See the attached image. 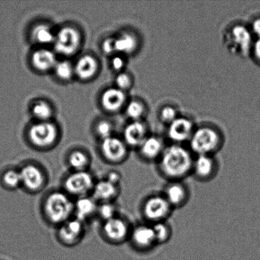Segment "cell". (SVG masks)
<instances>
[{
	"instance_id": "6da1fadb",
	"label": "cell",
	"mask_w": 260,
	"mask_h": 260,
	"mask_svg": "<svg viewBox=\"0 0 260 260\" xmlns=\"http://www.w3.org/2000/svg\"><path fill=\"white\" fill-rule=\"evenodd\" d=\"M194 157L189 148L183 145L170 144L167 145L155 163V168L158 174L167 182L184 180L191 176Z\"/></svg>"
},
{
	"instance_id": "7a4b0ae2",
	"label": "cell",
	"mask_w": 260,
	"mask_h": 260,
	"mask_svg": "<svg viewBox=\"0 0 260 260\" xmlns=\"http://www.w3.org/2000/svg\"><path fill=\"white\" fill-rule=\"evenodd\" d=\"M75 201L63 190L48 193L42 204V211L46 220L52 225L59 226L74 215Z\"/></svg>"
},
{
	"instance_id": "3957f363",
	"label": "cell",
	"mask_w": 260,
	"mask_h": 260,
	"mask_svg": "<svg viewBox=\"0 0 260 260\" xmlns=\"http://www.w3.org/2000/svg\"><path fill=\"white\" fill-rule=\"evenodd\" d=\"M140 211L145 222L154 225L168 221L174 210L160 192L147 196L140 205Z\"/></svg>"
},
{
	"instance_id": "277c9868",
	"label": "cell",
	"mask_w": 260,
	"mask_h": 260,
	"mask_svg": "<svg viewBox=\"0 0 260 260\" xmlns=\"http://www.w3.org/2000/svg\"><path fill=\"white\" fill-rule=\"evenodd\" d=\"M221 145L220 135L209 127H202L196 130L188 142V148L194 155H215L220 151Z\"/></svg>"
},
{
	"instance_id": "5b68a950",
	"label": "cell",
	"mask_w": 260,
	"mask_h": 260,
	"mask_svg": "<svg viewBox=\"0 0 260 260\" xmlns=\"http://www.w3.org/2000/svg\"><path fill=\"white\" fill-rule=\"evenodd\" d=\"M95 182L88 171L71 172L63 180V190L71 198L84 197L92 192Z\"/></svg>"
},
{
	"instance_id": "8992f818",
	"label": "cell",
	"mask_w": 260,
	"mask_h": 260,
	"mask_svg": "<svg viewBox=\"0 0 260 260\" xmlns=\"http://www.w3.org/2000/svg\"><path fill=\"white\" fill-rule=\"evenodd\" d=\"M58 137L57 126L50 121H40L33 124L28 132L30 144L40 150L49 149L54 146Z\"/></svg>"
},
{
	"instance_id": "52a82bcc",
	"label": "cell",
	"mask_w": 260,
	"mask_h": 260,
	"mask_svg": "<svg viewBox=\"0 0 260 260\" xmlns=\"http://www.w3.org/2000/svg\"><path fill=\"white\" fill-rule=\"evenodd\" d=\"M128 242L132 248L139 253H149L157 246L151 224L145 221L133 225Z\"/></svg>"
},
{
	"instance_id": "ba28073f",
	"label": "cell",
	"mask_w": 260,
	"mask_h": 260,
	"mask_svg": "<svg viewBox=\"0 0 260 260\" xmlns=\"http://www.w3.org/2000/svg\"><path fill=\"white\" fill-rule=\"evenodd\" d=\"M132 226L128 219L118 215L103 222L102 233L109 243L121 244L128 241Z\"/></svg>"
},
{
	"instance_id": "9c48e42d",
	"label": "cell",
	"mask_w": 260,
	"mask_h": 260,
	"mask_svg": "<svg viewBox=\"0 0 260 260\" xmlns=\"http://www.w3.org/2000/svg\"><path fill=\"white\" fill-rule=\"evenodd\" d=\"M129 149L123 139L113 136L102 140L100 145L102 157L107 162L114 165L125 162L129 156Z\"/></svg>"
},
{
	"instance_id": "30bf717a",
	"label": "cell",
	"mask_w": 260,
	"mask_h": 260,
	"mask_svg": "<svg viewBox=\"0 0 260 260\" xmlns=\"http://www.w3.org/2000/svg\"><path fill=\"white\" fill-rule=\"evenodd\" d=\"M219 170L220 164L215 155H195L191 176L198 182H208L217 176Z\"/></svg>"
},
{
	"instance_id": "8fae6325",
	"label": "cell",
	"mask_w": 260,
	"mask_h": 260,
	"mask_svg": "<svg viewBox=\"0 0 260 260\" xmlns=\"http://www.w3.org/2000/svg\"><path fill=\"white\" fill-rule=\"evenodd\" d=\"M21 178V187L29 193L42 191L47 184V177L44 170L35 163H27L19 169Z\"/></svg>"
},
{
	"instance_id": "7c38bea8",
	"label": "cell",
	"mask_w": 260,
	"mask_h": 260,
	"mask_svg": "<svg viewBox=\"0 0 260 260\" xmlns=\"http://www.w3.org/2000/svg\"><path fill=\"white\" fill-rule=\"evenodd\" d=\"M161 192L174 210L185 207L191 196L190 188L184 180L167 182Z\"/></svg>"
},
{
	"instance_id": "4fadbf2b",
	"label": "cell",
	"mask_w": 260,
	"mask_h": 260,
	"mask_svg": "<svg viewBox=\"0 0 260 260\" xmlns=\"http://www.w3.org/2000/svg\"><path fill=\"white\" fill-rule=\"evenodd\" d=\"M56 52L65 56L75 54L81 44L80 32L75 28L64 27L55 35L54 42Z\"/></svg>"
},
{
	"instance_id": "5bb4252c",
	"label": "cell",
	"mask_w": 260,
	"mask_h": 260,
	"mask_svg": "<svg viewBox=\"0 0 260 260\" xmlns=\"http://www.w3.org/2000/svg\"><path fill=\"white\" fill-rule=\"evenodd\" d=\"M57 238L60 243L68 247L77 245L85 234V223L71 218L58 226Z\"/></svg>"
},
{
	"instance_id": "9a60e30c",
	"label": "cell",
	"mask_w": 260,
	"mask_h": 260,
	"mask_svg": "<svg viewBox=\"0 0 260 260\" xmlns=\"http://www.w3.org/2000/svg\"><path fill=\"white\" fill-rule=\"evenodd\" d=\"M166 147L167 145L159 137H147L137 149L138 156L142 162L155 164L161 156Z\"/></svg>"
},
{
	"instance_id": "2e32d148",
	"label": "cell",
	"mask_w": 260,
	"mask_h": 260,
	"mask_svg": "<svg viewBox=\"0 0 260 260\" xmlns=\"http://www.w3.org/2000/svg\"><path fill=\"white\" fill-rule=\"evenodd\" d=\"M192 123L185 118H177L170 124L168 137L174 144L182 145L189 142L193 134Z\"/></svg>"
},
{
	"instance_id": "e0dca14e",
	"label": "cell",
	"mask_w": 260,
	"mask_h": 260,
	"mask_svg": "<svg viewBox=\"0 0 260 260\" xmlns=\"http://www.w3.org/2000/svg\"><path fill=\"white\" fill-rule=\"evenodd\" d=\"M120 192V186L114 185L104 178L95 182L91 196L98 203L115 202Z\"/></svg>"
},
{
	"instance_id": "ac0fdd59",
	"label": "cell",
	"mask_w": 260,
	"mask_h": 260,
	"mask_svg": "<svg viewBox=\"0 0 260 260\" xmlns=\"http://www.w3.org/2000/svg\"><path fill=\"white\" fill-rule=\"evenodd\" d=\"M99 203L91 196L76 199L75 201L74 215L75 218L85 223L96 215Z\"/></svg>"
},
{
	"instance_id": "d6986e66",
	"label": "cell",
	"mask_w": 260,
	"mask_h": 260,
	"mask_svg": "<svg viewBox=\"0 0 260 260\" xmlns=\"http://www.w3.org/2000/svg\"><path fill=\"white\" fill-rule=\"evenodd\" d=\"M147 137V130L144 124L135 121L124 129L123 140L129 149H137Z\"/></svg>"
},
{
	"instance_id": "ffe728a7",
	"label": "cell",
	"mask_w": 260,
	"mask_h": 260,
	"mask_svg": "<svg viewBox=\"0 0 260 260\" xmlns=\"http://www.w3.org/2000/svg\"><path fill=\"white\" fill-rule=\"evenodd\" d=\"M125 101V93L118 88L108 89L104 91L101 99L103 108L110 112L118 111L124 105Z\"/></svg>"
},
{
	"instance_id": "44dd1931",
	"label": "cell",
	"mask_w": 260,
	"mask_h": 260,
	"mask_svg": "<svg viewBox=\"0 0 260 260\" xmlns=\"http://www.w3.org/2000/svg\"><path fill=\"white\" fill-rule=\"evenodd\" d=\"M98 65L95 58L91 55H84L77 61L74 68L75 73L81 80L92 78L98 71Z\"/></svg>"
},
{
	"instance_id": "7402d4cb",
	"label": "cell",
	"mask_w": 260,
	"mask_h": 260,
	"mask_svg": "<svg viewBox=\"0 0 260 260\" xmlns=\"http://www.w3.org/2000/svg\"><path fill=\"white\" fill-rule=\"evenodd\" d=\"M32 63L37 70L41 71H47L54 69L56 60L54 53L47 49H40L33 53Z\"/></svg>"
},
{
	"instance_id": "603a6c76",
	"label": "cell",
	"mask_w": 260,
	"mask_h": 260,
	"mask_svg": "<svg viewBox=\"0 0 260 260\" xmlns=\"http://www.w3.org/2000/svg\"><path fill=\"white\" fill-rule=\"evenodd\" d=\"M67 162L72 172L88 171L91 165V157L81 150H75L68 155Z\"/></svg>"
},
{
	"instance_id": "cb8c5ba5",
	"label": "cell",
	"mask_w": 260,
	"mask_h": 260,
	"mask_svg": "<svg viewBox=\"0 0 260 260\" xmlns=\"http://www.w3.org/2000/svg\"><path fill=\"white\" fill-rule=\"evenodd\" d=\"M232 36L234 42L240 47L242 52H248L251 44V37L248 30L242 25H237L232 30Z\"/></svg>"
},
{
	"instance_id": "d4e9b609",
	"label": "cell",
	"mask_w": 260,
	"mask_h": 260,
	"mask_svg": "<svg viewBox=\"0 0 260 260\" xmlns=\"http://www.w3.org/2000/svg\"><path fill=\"white\" fill-rule=\"evenodd\" d=\"M152 226L157 246L166 244L172 239L173 234V228L168 221L154 224Z\"/></svg>"
},
{
	"instance_id": "484cf974",
	"label": "cell",
	"mask_w": 260,
	"mask_h": 260,
	"mask_svg": "<svg viewBox=\"0 0 260 260\" xmlns=\"http://www.w3.org/2000/svg\"><path fill=\"white\" fill-rule=\"evenodd\" d=\"M55 36L48 25H39L32 30V38L35 42L41 45H48L54 42Z\"/></svg>"
},
{
	"instance_id": "4316f807",
	"label": "cell",
	"mask_w": 260,
	"mask_h": 260,
	"mask_svg": "<svg viewBox=\"0 0 260 260\" xmlns=\"http://www.w3.org/2000/svg\"><path fill=\"white\" fill-rule=\"evenodd\" d=\"M116 52L129 53L137 47V40L134 36L124 33L115 39Z\"/></svg>"
},
{
	"instance_id": "83f0119b",
	"label": "cell",
	"mask_w": 260,
	"mask_h": 260,
	"mask_svg": "<svg viewBox=\"0 0 260 260\" xmlns=\"http://www.w3.org/2000/svg\"><path fill=\"white\" fill-rule=\"evenodd\" d=\"M2 182L5 187L9 190H16L21 187L19 170L9 169L5 171L2 175Z\"/></svg>"
},
{
	"instance_id": "f1b7e54d",
	"label": "cell",
	"mask_w": 260,
	"mask_h": 260,
	"mask_svg": "<svg viewBox=\"0 0 260 260\" xmlns=\"http://www.w3.org/2000/svg\"><path fill=\"white\" fill-rule=\"evenodd\" d=\"M96 215L103 221V222L119 215L116 204L115 202L99 203Z\"/></svg>"
},
{
	"instance_id": "f546056e",
	"label": "cell",
	"mask_w": 260,
	"mask_h": 260,
	"mask_svg": "<svg viewBox=\"0 0 260 260\" xmlns=\"http://www.w3.org/2000/svg\"><path fill=\"white\" fill-rule=\"evenodd\" d=\"M32 113L40 121H49L53 111L49 104L44 101H38L32 108Z\"/></svg>"
},
{
	"instance_id": "4dcf8cb0",
	"label": "cell",
	"mask_w": 260,
	"mask_h": 260,
	"mask_svg": "<svg viewBox=\"0 0 260 260\" xmlns=\"http://www.w3.org/2000/svg\"><path fill=\"white\" fill-rule=\"evenodd\" d=\"M54 70L56 75L63 80H70L75 73V70L71 63L65 60L56 63Z\"/></svg>"
},
{
	"instance_id": "1f68e13d",
	"label": "cell",
	"mask_w": 260,
	"mask_h": 260,
	"mask_svg": "<svg viewBox=\"0 0 260 260\" xmlns=\"http://www.w3.org/2000/svg\"><path fill=\"white\" fill-rule=\"evenodd\" d=\"M144 113V106L139 102L132 101L126 108V113L130 118L137 119L142 116Z\"/></svg>"
},
{
	"instance_id": "d6a6232c",
	"label": "cell",
	"mask_w": 260,
	"mask_h": 260,
	"mask_svg": "<svg viewBox=\"0 0 260 260\" xmlns=\"http://www.w3.org/2000/svg\"><path fill=\"white\" fill-rule=\"evenodd\" d=\"M96 134L101 140H105L113 136V126L107 121H102L96 126Z\"/></svg>"
},
{
	"instance_id": "836d02e7",
	"label": "cell",
	"mask_w": 260,
	"mask_h": 260,
	"mask_svg": "<svg viewBox=\"0 0 260 260\" xmlns=\"http://www.w3.org/2000/svg\"><path fill=\"white\" fill-rule=\"evenodd\" d=\"M116 83L118 88L121 90L128 89L132 85V80L129 76L126 73H121L117 76Z\"/></svg>"
},
{
	"instance_id": "e575fe53",
	"label": "cell",
	"mask_w": 260,
	"mask_h": 260,
	"mask_svg": "<svg viewBox=\"0 0 260 260\" xmlns=\"http://www.w3.org/2000/svg\"><path fill=\"white\" fill-rule=\"evenodd\" d=\"M176 111L172 107L167 106L162 109L160 112V118L165 123H171L176 119Z\"/></svg>"
},
{
	"instance_id": "d590c367",
	"label": "cell",
	"mask_w": 260,
	"mask_h": 260,
	"mask_svg": "<svg viewBox=\"0 0 260 260\" xmlns=\"http://www.w3.org/2000/svg\"><path fill=\"white\" fill-rule=\"evenodd\" d=\"M103 50L107 55H111L116 52L115 39L108 38L103 43Z\"/></svg>"
},
{
	"instance_id": "8d00e7d4",
	"label": "cell",
	"mask_w": 260,
	"mask_h": 260,
	"mask_svg": "<svg viewBox=\"0 0 260 260\" xmlns=\"http://www.w3.org/2000/svg\"><path fill=\"white\" fill-rule=\"evenodd\" d=\"M106 179L114 185L120 186L122 176L119 172L113 170L107 174Z\"/></svg>"
},
{
	"instance_id": "74e56055",
	"label": "cell",
	"mask_w": 260,
	"mask_h": 260,
	"mask_svg": "<svg viewBox=\"0 0 260 260\" xmlns=\"http://www.w3.org/2000/svg\"><path fill=\"white\" fill-rule=\"evenodd\" d=\"M124 60L121 57H115L112 60V67L114 70L121 71L124 68Z\"/></svg>"
},
{
	"instance_id": "f35d334b",
	"label": "cell",
	"mask_w": 260,
	"mask_h": 260,
	"mask_svg": "<svg viewBox=\"0 0 260 260\" xmlns=\"http://www.w3.org/2000/svg\"><path fill=\"white\" fill-rule=\"evenodd\" d=\"M252 27H253L254 32L260 38V19L254 20Z\"/></svg>"
},
{
	"instance_id": "ab89813d",
	"label": "cell",
	"mask_w": 260,
	"mask_h": 260,
	"mask_svg": "<svg viewBox=\"0 0 260 260\" xmlns=\"http://www.w3.org/2000/svg\"><path fill=\"white\" fill-rule=\"evenodd\" d=\"M254 52L257 59L260 61V38L258 41H256L255 44H254Z\"/></svg>"
}]
</instances>
